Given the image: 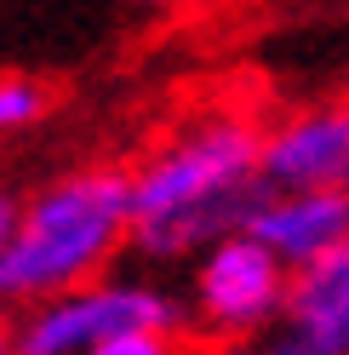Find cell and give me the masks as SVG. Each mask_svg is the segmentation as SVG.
<instances>
[{"label":"cell","instance_id":"1","mask_svg":"<svg viewBox=\"0 0 349 355\" xmlns=\"http://www.w3.org/2000/svg\"><path fill=\"white\" fill-rule=\"evenodd\" d=\"M258 161L264 132L247 115H206L166 138L132 172V247L155 263H172L241 230L264 195Z\"/></svg>","mask_w":349,"mask_h":355},{"label":"cell","instance_id":"2","mask_svg":"<svg viewBox=\"0 0 349 355\" xmlns=\"http://www.w3.org/2000/svg\"><path fill=\"white\" fill-rule=\"evenodd\" d=\"M120 247H132V172L80 166L52 178L17 207V230L0 247V309L98 281Z\"/></svg>","mask_w":349,"mask_h":355},{"label":"cell","instance_id":"3","mask_svg":"<svg viewBox=\"0 0 349 355\" xmlns=\"http://www.w3.org/2000/svg\"><path fill=\"white\" fill-rule=\"evenodd\" d=\"M189 304L172 298L155 281H126V275H98L86 286H69L57 298H40L24 309L12 327V355H86L92 344L115 332H184Z\"/></svg>","mask_w":349,"mask_h":355},{"label":"cell","instance_id":"4","mask_svg":"<svg viewBox=\"0 0 349 355\" xmlns=\"http://www.w3.org/2000/svg\"><path fill=\"white\" fill-rule=\"evenodd\" d=\"M292 270L280 263L258 235L229 230L212 247L195 252L189 275V315L201 321L212 338H258L287 304Z\"/></svg>","mask_w":349,"mask_h":355},{"label":"cell","instance_id":"5","mask_svg":"<svg viewBox=\"0 0 349 355\" xmlns=\"http://www.w3.org/2000/svg\"><path fill=\"white\" fill-rule=\"evenodd\" d=\"M252 355H349V235L292 270L287 304Z\"/></svg>","mask_w":349,"mask_h":355},{"label":"cell","instance_id":"6","mask_svg":"<svg viewBox=\"0 0 349 355\" xmlns=\"http://www.w3.org/2000/svg\"><path fill=\"white\" fill-rule=\"evenodd\" d=\"M264 189H349V103L298 109L264 132Z\"/></svg>","mask_w":349,"mask_h":355},{"label":"cell","instance_id":"7","mask_svg":"<svg viewBox=\"0 0 349 355\" xmlns=\"http://www.w3.org/2000/svg\"><path fill=\"white\" fill-rule=\"evenodd\" d=\"M241 230L258 235L287 270H303L349 235V189H264Z\"/></svg>","mask_w":349,"mask_h":355},{"label":"cell","instance_id":"8","mask_svg":"<svg viewBox=\"0 0 349 355\" xmlns=\"http://www.w3.org/2000/svg\"><path fill=\"white\" fill-rule=\"evenodd\" d=\"M52 115V92L35 75H0V138L29 132L35 121Z\"/></svg>","mask_w":349,"mask_h":355},{"label":"cell","instance_id":"9","mask_svg":"<svg viewBox=\"0 0 349 355\" xmlns=\"http://www.w3.org/2000/svg\"><path fill=\"white\" fill-rule=\"evenodd\" d=\"M178 332H155V327H138V332H115V338L92 344L86 355H178Z\"/></svg>","mask_w":349,"mask_h":355},{"label":"cell","instance_id":"10","mask_svg":"<svg viewBox=\"0 0 349 355\" xmlns=\"http://www.w3.org/2000/svg\"><path fill=\"white\" fill-rule=\"evenodd\" d=\"M17 207H24V201L0 189V247H6V241H12V230H17Z\"/></svg>","mask_w":349,"mask_h":355},{"label":"cell","instance_id":"11","mask_svg":"<svg viewBox=\"0 0 349 355\" xmlns=\"http://www.w3.org/2000/svg\"><path fill=\"white\" fill-rule=\"evenodd\" d=\"M0 355H12V327H6V315H0Z\"/></svg>","mask_w":349,"mask_h":355},{"label":"cell","instance_id":"12","mask_svg":"<svg viewBox=\"0 0 349 355\" xmlns=\"http://www.w3.org/2000/svg\"><path fill=\"white\" fill-rule=\"evenodd\" d=\"M149 6H178V0H149Z\"/></svg>","mask_w":349,"mask_h":355}]
</instances>
